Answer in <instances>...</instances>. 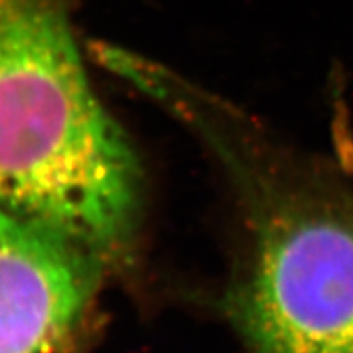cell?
I'll use <instances>...</instances> for the list:
<instances>
[{
    "instance_id": "cell-1",
    "label": "cell",
    "mask_w": 353,
    "mask_h": 353,
    "mask_svg": "<svg viewBox=\"0 0 353 353\" xmlns=\"http://www.w3.org/2000/svg\"><path fill=\"white\" fill-rule=\"evenodd\" d=\"M224 170L242 237L224 311L247 353H353V139L304 156L213 95L170 101Z\"/></svg>"
},
{
    "instance_id": "cell-2",
    "label": "cell",
    "mask_w": 353,
    "mask_h": 353,
    "mask_svg": "<svg viewBox=\"0 0 353 353\" xmlns=\"http://www.w3.org/2000/svg\"><path fill=\"white\" fill-rule=\"evenodd\" d=\"M0 208L105 268L138 237L141 167L88 82L70 0H0Z\"/></svg>"
},
{
    "instance_id": "cell-3",
    "label": "cell",
    "mask_w": 353,
    "mask_h": 353,
    "mask_svg": "<svg viewBox=\"0 0 353 353\" xmlns=\"http://www.w3.org/2000/svg\"><path fill=\"white\" fill-rule=\"evenodd\" d=\"M107 268L0 208V353H81Z\"/></svg>"
}]
</instances>
